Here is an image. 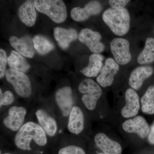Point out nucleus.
Segmentation results:
<instances>
[{
    "label": "nucleus",
    "mask_w": 154,
    "mask_h": 154,
    "mask_svg": "<svg viewBox=\"0 0 154 154\" xmlns=\"http://www.w3.org/2000/svg\"><path fill=\"white\" fill-rule=\"evenodd\" d=\"M11 45L17 52L26 57L32 58L34 55V51L30 38L24 37L19 38L12 36L10 38Z\"/></svg>",
    "instance_id": "obj_21"
},
{
    "label": "nucleus",
    "mask_w": 154,
    "mask_h": 154,
    "mask_svg": "<svg viewBox=\"0 0 154 154\" xmlns=\"http://www.w3.org/2000/svg\"><path fill=\"white\" fill-rule=\"evenodd\" d=\"M85 128V117L80 107L74 106L69 116L67 128L71 133L79 135L82 132Z\"/></svg>",
    "instance_id": "obj_16"
},
{
    "label": "nucleus",
    "mask_w": 154,
    "mask_h": 154,
    "mask_svg": "<svg viewBox=\"0 0 154 154\" xmlns=\"http://www.w3.org/2000/svg\"><path fill=\"white\" fill-rule=\"evenodd\" d=\"M55 100L63 115L65 117L69 116L74 107V99L71 88L65 87L59 89L56 93Z\"/></svg>",
    "instance_id": "obj_13"
},
{
    "label": "nucleus",
    "mask_w": 154,
    "mask_h": 154,
    "mask_svg": "<svg viewBox=\"0 0 154 154\" xmlns=\"http://www.w3.org/2000/svg\"><path fill=\"white\" fill-rule=\"evenodd\" d=\"M54 36L59 45L63 49L67 48L71 42L76 40L79 37V35L75 29H66L59 27L54 29Z\"/></svg>",
    "instance_id": "obj_19"
},
{
    "label": "nucleus",
    "mask_w": 154,
    "mask_h": 154,
    "mask_svg": "<svg viewBox=\"0 0 154 154\" xmlns=\"http://www.w3.org/2000/svg\"><path fill=\"white\" fill-rule=\"evenodd\" d=\"M15 97L14 94L10 91H6L2 93V89H0V107L11 105L14 102Z\"/></svg>",
    "instance_id": "obj_26"
},
{
    "label": "nucleus",
    "mask_w": 154,
    "mask_h": 154,
    "mask_svg": "<svg viewBox=\"0 0 154 154\" xmlns=\"http://www.w3.org/2000/svg\"><path fill=\"white\" fill-rule=\"evenodd\" d=\"M129 0H110L108 1L110 8L113 9L124 8L130 2Z\"/></svg>",
    "instance_id": "obj_29"
},
{
    "label": "nucleus",
    "mask_w": 154,
    "mask_h": 154,
    "mask_svg": "<svg viewBox=\"0 0 154 154\" xmlns=\"http://www.w3.org/2000/svg\"><path fill=\"white\" fill-rule=\"evenodd\" d=\"M14 143L17 148L24 151H30L32 142L40 146L47 143V134L39 124L33 122L24 123L14 137Z\"/></svg>",
    "instance_id": "obj_1"
},
{
    "label": "nucleus",
    "mask_w": 154,
    "mask_h": 154,
    "mask_svg": "<svg viewBox=\"0 0 154 154\" xmlns=\"http://www.w3.org/2000/svg\"><path fill=\"white\" fill-rule=\"evenodd\" d=\"M58 154H86L82 148L78 146L70 145L62 148Z\"/></svg>",
    "instance_id": "obj_27"
},
{
    "label": "nucleus",
    "mask_w": 154,
    "mask_h": 154,
    "mask_svg": "<svg viewBox=\"0 0 154 154\" xmlns=\"http://www.w3.org/2000/svg\"><path fill=\"white\" fill-rule=\"evenodd\" d=\"M27 111L22 106H13L10 107L8 114L4 118L3 123L7 128L14 132H17L24 124Z\"/></svg>",
    "instance_id": "obj_9"
},
{
    "label": "nucleus",
    "mask_w": 154,
    "mask_h": 154,
    "mask_svg": "<svg viewBox=\"0 0 154 154\" xmlns=\"http://www.w3.org/2000/svg\"><path fill=\"white\" fill-rule=\"evenodd\" d=\"M5 76L19 96L25 98L30 97L32 93L31 83L24 73L10 69L6 71Z\"/></svg>",
    "instance_id": "obj_5"
},
{
    "label": "nucleus",
    "mask_w": 154,
    "mask_h": 154,
    "mask_svg": "<svg viewBox=\"0 0 154 154\" xmlns=\"http://www.w3.org/2000/svg\"><path fill=\"white\" fill-rule=\"evenodd\" d=\"M125 104L121 110L122 116L130 119L137 116L141 108L139 97L136 91L130 88L125 94Z\"/></svg>",
    "instance_id": "obj_11"
},
{
    "label": "nucleus",
    "mask_w": 154,
    "mask_h": 154,
    "mask_svg": "<svg viewBox=\"0 0 154 154\" xmlns=\"http://www.w3.org/2000/svg\"><path fill=\"white\" fill-rule=\"evenodd\" d=\"M102 19L114 34L123 36L128 33L130 28L131 17L126 8L106 9L102 15Z\"/></svg>",
    "instance_id": "obj_2"
},
{
    "label": "nucleus",
    "mask_w": 154,
    "mask_h": 154,
    "mask_svg": "<svg viewBox=\"0 0 154 154\" xmlns=\"http://www.w3.org/2000/svg\"><path fill=\"white\" fill-rule=\"evenodd\" d=\"M34 1H26L19 7L18 15L22 23L28 27H32L36 21V14Z\"/></svg>",
    "instance_id": "obj_18"
},
{
    "label": "nucleus",
    "mask_w": 154,
    "mask_h": 154,
    "mask_svg": "<svg viewBox=\"0 0 154 154\" xmlns=\"http://www.w3.org/2000/svg\"><path fill=\"white\" fill-rule=\"evenodd\" d=\"M143 113L148 115L154 114V85L150 86L140 99Z\"/></svg>",
    "instance_id": "obj_23"
},
{
    "label": "nucleus",
    "mask_w": 154,
    "mask_h": 154,
    "mask_svg": "<svg viewBox=\"0 0 154 154\" xmlns=\"http://www.w3.org/2000/svg\"><path fill=\"white\" fill-rule=\"evenodd\" d=\"M78 38L94 54H100L105 50V45L101 41L102 36L99 32L85 28L81 30Z\"/></svg>",
    "instance_id": "obj_7"
},
{
    "label": "nucleus",
    "mask_w": 154,
    "mask_h": 154,
    "mask_svg": "<svg viewBox=\"0 0 154 154\" xmlns=\"http://www.w3.org/2000/svg\"><path fill=\"white\" fill-rule=\"evenodd\" d=\"M148 141L151 145H154V122L150 128V131L147 137Z\"/></svg>",
    "instance_id": "obj_30"
},
{
    "label": "nucleus",
    "mask_w": 154,
    "mask_h": 154,
    "mask_svg": "<svg viewBox=\"0 0 154 154\" xmlns=\"http://www.w3.org/2000/svg\"><path fill=\"white\" fill-rule=\"evenodd\" d=\"M94 141L104 154L122 153V147L120 143L111 139L103 133L97 134L94 137Z\"/></svg>",
    "instance_id": "obj_15"
},
{
    "label": "nucleus",
    "mask_w": 154,
    "mask_h": 154,
    "mask_svg": "<svg viewBox=\"0 0 154 154\" xmlns=\"http://www.w3.org/2000/svg\"><path fill=\"white\" fill-rule=\"evenodd\" d=\"M137 62L140 65L148 64L154 62V38H146L144 47L137 58Z\"/></svg>",
    "instance_id": "obj_22"
},
{
    "label": "nucleus",
    "mask_w": 154,
    "mask_h": 154,
    "mask_svg": "<svg viewBox=\"0 0 154 154\" xmlns=\"http://www.w3.org/2000/svg\"><path fill=\"white\" fill-rule=\"evenodd\" d=\"M98 154H104L103 153H99Z\"/></svg>",
    "instance_id": "obj_31"
},
{
    "label": "nucleus",
    "mask_w": 154,
    "mask_h": 154,
    "mask_svg": "<svg viewBox=\"0 0 154 154\" xmlns=\"http://www.w3.org/2000/svg\"><path fill=\"white\" fill-rule=\"evenodd\" d=\"M35 8L38 12L47 15L54 22H64L67 16L66 6L61 0H35Z\"/></svg>",
    "instance_id": "obj_3"
},
{
    "label": "nucleus",
    "mask_w": 154,
    "mask_h": 154,
    "mask_svg": "<svg viewBox=\"0 0 154 154\" xmlns=\"http://www.w3.org/2000/svg\"><path fill=\"white\" fill-rule=\"evenodd\" d=\"M122 128L128 133L135 134L141 138L145 139L148 136L150 127L145 119L141 116H137L124 121Z\"/></svg>",
    "instance_id": "obj_10"
},
{
    "label": "nucleus",
    "mask_w": 154,
    "mask_h": 154,
    "mask_svg": "<svg viewBox=\"0 0 154 154\" xmlns=\"http://www.w3.org/2000/svg\"><path fill=\"white\" fill-rule=\"evenodd\" d=\"M119 70V65L114 59L111 57L107 58L100 73L96 78L97 83L102 88L110 87L113 84L115 76Z\"/></svg>",
    "instance_id": "obj_8"
},
{
    "label": "nucleus",
    "mask_w": 154,
    "mask_h": 154,
    "mask_svg": "<svg viewBox=\"0 0 154 154\" xmlns=\"http://www.w3.org/2000/svg\"><path fill=\"white\" fill-rule=\"evenodd\" d=\"M33 47L36 51L41 55L48 53L54 48V45L47 38L37 35L33 38Z\"/></svg>",
    "instance_id": "obj_25"
},
{
    "label": "nucleus",
    "mask_w": 154,
    "mask_h": 154,
    "mask_svg": "<svg viewBox=\"0 0 154 154\" xmlns=\"http://www.w3.org/2000/svg\"><path fill=\"white\" fill-rule=\"evenodd\" d=\"M8 62L11 69L18 71L25 72L30 68V65L19 53L12 51L11 55L8 57Z\"/></svg>",
    "instance_id": "obj_24"
},
{
    "label": "nucleus",
    "mask_w": 154,
    "mask_h": 154,
    "mask_svg": "<svg viewBox=\"0 0 154 154\" xmlns=\"http://www.w3.org/2000/svg\"><path fill=\"white\" fill-rule=\"evenodd\" d=\"M78 89L83 94L82 101L86 108L90 111L94 110L102 96L101 86L94 80L87 78L81 82Z\"/></svg>",
    "instance_id": "obj_4"
},
{
    "label": "nucleus",
    "mask_w": 154,
    "mask_h": 154,
    "mask_svg": "<svg viewBox=\"0 0 154 154\" xmlns=\"http://www.w3.org/2000/svg\"><path fill=\"white\" fill-rule=\"evenodd\" d=\"M36 116L38 124L43 128L47 135L55 136L57 132V124L55 119L44 109L36 110Z\"/></svg>",
    "instance_id": "obj_17"
},
{
    "label": "nucleus",
    "mask_w": 154,
    "mask_h": 154,
    "mask_svg": "<svg viewBox=\"0 0 154 154\" xmlns=\"http://www.w3.org/2000/svg\"><path fill=\"white\" fill-rule=\"evenodd\" d=\"M104 56L100 54H93L90 56L88 66L83 69L81 72L88 78H94L99 75L103 67Z\"/></svg>",
    "instance_id": "obj_20"
},
{
    "label": "nucleus",
    "mask_w": 154,
    "mask_h": 154,
    "mask_svg": "<svg viewBox=\"0 0 154 154\" xmlns=\"http://www.w3.org/2000/svg\"><path fill=\"white\" fill-rule=\"evenodd\" d=\"M101 3L98 1H92L83 8L76 7L71 11V16L73 20L76 22L85 21L91 16L98 15L102 11Z\"/></svg>",
    "instance_id": "obj_12"
},
{
    "label": "nucleus",
    "mask_w": 154,
    "mask_h": 154,
    "mask_svg": "<svg viewBox=\"0 0 154 154\" xmlns=\"http://www.w3.org/2000/svg\"><path fill=\"white\" fill-rule=\"evenodd\" d=\"M9 154V153H6V154Z\"/></svg>",
    "instance_id": "obj_32"
},
{
    "label": "nucleus",
    "mask_w": 154,
    "mask_h": 154,
    "mask_svg": "<svg viewBox=\"0 0 154 154\" xmlns=\"http://www.w3.org/2000/svg\"><path fill=\"white\" fill-rule=\"evenodd\" d=\"M153 68L149 66H141L135 68L130 75L128 84L135 91L140 89L144 82L153 74Z\"/></svg>",
    "instance_id": "obj_14"
},
{
    "label": "nucleus",
    "mask_w": 154,
    "mask_h": 154,
    "mask_svg": "<svg viewBox=\"0 0 154 154\" xmlns=\"http://www.w3.org/2000/svg\"><path fill=\"white\" fill-rule=\"evenodd\" d=\"M110 49L114 60L122 66L130 62L132 56L130 50V42L125 38L116 37L110 43Z\"/></svg>",
    "instance_id": "obj_6"
},
{
    "label": "nucleus",
    "mask_w": 154,
    "mask_h": 154,
    "mask_svg": "<svg viewBox=\"0 0 154 154\" xmlns=\"http://www.w3.org/2000/svg\"><path fill=\"white\" fill-rule=\"evenodd\" d=\"M8 59L5 51L4 50H0V78L2 79L5 75L6 65Z\"/></svg>",
    "instance_id": "obj_28"
}]
</instances>
